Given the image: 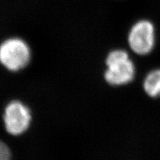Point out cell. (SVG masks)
Listing matches in <instances>:
<instances>
[{"mask_svg":"<svg viewBox=\"0 0 160 160\" xmlns=\"http://www.w3.org/2000/svg\"><path fill=\"white\" fill-rule=\"evenodd\" d=\"M143 88L149 97H160V68L154 69L148 73L144 80Z\"/></svg>","mask_w":160,"mask_h":160,"instance_id":"5b68a950","label":"cell"},{"mask_svg":"<svg viewBox=\"0 0 160 160\" xmlns=\"http://www.w3.org/2000/svg\"><path fill=\"white\" fill-rule=\"evenodd\" d=\"M157 28L153 21L143 18L136 21L128 33V45L132 52L147 56L154 50L157 44Z\"/></svg>","mask_w":160,"mask_h":160,"instance_id":"7a4b0ae2","label":"cell"},{"mask_svg":"<svg viewBox=\"0 0 160 160\" xmlns=\"http://www.w3.org/2000/svg\"><path fill=\"white\" fill-rule=\"evenodd\" d=\"M0 160H11V153L8 146L0 140Z\"/></svg>","mask_w":160,"mask_h":160,"instance_id":"8992f818","label":"cell"},{"mask_svg":"<svg viewBox=\"0 0 160 160\" xmlns=\"http://www.w3.org/2000/svg\"><path fill=\"white\" fill-rule=\"evenodd\" d=\"M106 65L105 79L110 85H126L135 77V65L125 50L116 49L110 52L106 59Z\"/></svg>","mask_w":160,"mask_h":160,"instance_id":"6da1fadb","label":"cell"},{"mask_svg":"<svg viewBox=\"0 0 160 160\" xmlns=\"http://www.w3.org/2000/svg\"><path fill=\"white\" fill-rule=\"evenodd\" d=\"M31 57L30 47L20 38H9L0 45V63L9 71H18L25 68Z\"/></svg>","mask_w":160,"mask_h":160,"instance_id":"3957f363","label":"cell"},{"mask_svg":"<svg viewBox=\"0 0 160 160\" xmlns=\"http://www.w3.org/2000/svg\"><path fill=\"white\" fill-rule=\"evenodd\" d=\"M3 119L6 131L10 134L18 136L29 128L31 120V112L24 104L13 101L5 108Z\"/></svg>","mask_w":160,"mask_h":160,"instance_id":"277c9868","label":"cell"}]
</instances>
